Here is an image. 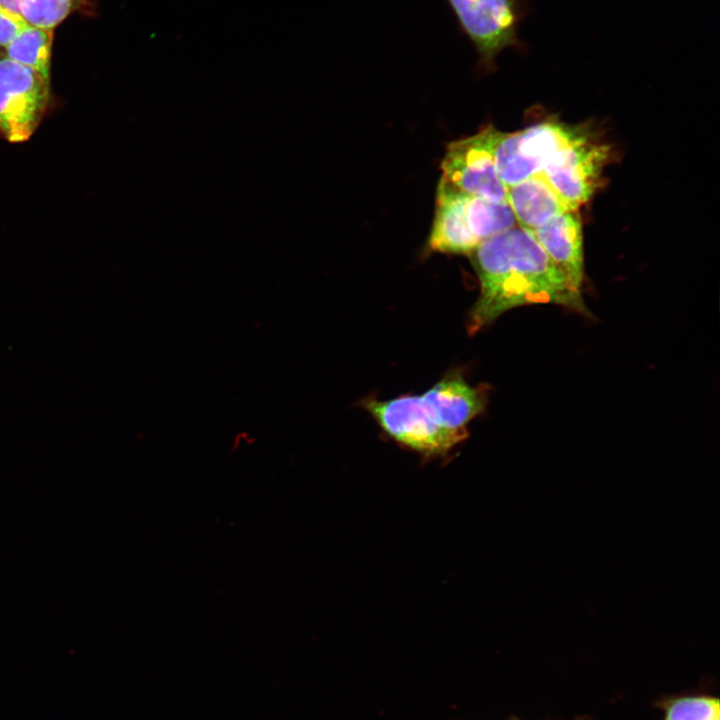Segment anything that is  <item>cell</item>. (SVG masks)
Returning a JSON list of instances; mask_svg holds the SVG:
<instances>
[{"label":"cell","mask_w":720,"mask_h":720,"mask_svg":"<svg viewBox=\"0 0 720 720\" xmlns=\"http://www.w3.org/2000/svg\"><path fill=\"white\" fill-rule=\"evenodd\" d=\"M470 256L480 282L479 298L469 314L470 333L523 305L556 304L588 313L580 291L518 225L487 239Z\"/></svg>","instance_id":"obj_1"},{"label":"cell","mask_w":720,"mask_h":720,"mask_svg":"<svg viewBox=\"0 0 720 720\" xmlns=\"http://www.w3.org/2000/svg\"><path fill=\"white\" fill-rule=\"evenodd\" d=\"M516 225L507 202L471 196L440 180L428 249L471 255L481 243Z\"/></svg>","instance_id":"obj_2"},{"label":"cell","mask_w":720,"mask_h":720,"mask_svg":"<svg viewBox=\"0 0 720 720\" xmlns=\"http://www.w3.org/2000/svg\"><path fill=\"white\" fill-rule=\"evenodd\" d=\"M364 408L394 440L424 456L446 455L467 437V431L440 426L421 395H403L388 401L369 399Z\"/></svg>","instance_id":"obj_3"},{"label":"cell","mask_w":720,"mask_h":720,"mask_svg":"<svg viewBox=\"0 0 720 720\" xmlns=\"http://www.w3.org/2000/svg\"><path fill=\"white\" fill-rule=\"evenodd\" d=\"M447 1L461 30L474 45L482 67H493L503 50L522 47L518 36L524 14L522 0Z\"/></svg>","instance_id":"obj_4"},{"label":"cell","mask_w":720,"mask_h":720,"mask_svg":"<svg viewBox=\"0 0 720 720\" xmlns=\"http://www.w3.org/2000/svg\"><path fill=\"white\" fill-rule=\"evenodd\" d=\"M49 103V80L8 57L0 58V134L17 143L29 139Z\"/></svg>","instance_id":"obj_5"},{"label":"cell","mask_w":720,"mask_h":720,"mask_svg":"<svg viewBox=\"0 0 720 720\" xmlns=\"http://www.w3.org/2000/svg\"><path fill=\"white\" fill-rule=\"evenodd\" d=\"M441 171L440 180L459 192L491 202H507V187L497 174L491 152L490 126L449 143Z\"/></svg>","instance_id":"obj_6"},{"label":"cell","mask_w":720,"mask_h":720,"mask_svg":"<svg viewBox=\"0 0 720 720\" xmlns=\"http://www.w3.org/2000/svg\"><path fill=\"white\" fill-rule=\"evenodd\" d=\"M607 145L587 137L554 155L539 172L568 210H578L595 192L607 163Z\"/></svg>","instance_id":"obj_7"},{"label":"cell","mask_w":720,"mask_h":720,"mask_svg":"<svg viewBox=\"0 0 720 720\" xmlns=\"http://www.w3.org/2000/svg\"><path fill=\"white\" fill-rule=\"evenodd\" d=\"M529 232L571 286L580 291L584 278V256L578 210L564 211Z\"/></svg>","instance_id":"obj_8"},{"label":"cell","mask_w":720,"mask_h":720,"mask_svg":"<svg viewBox=\"0 0 720 720\" xmlns=\"http://www.w3.org/2000/svg\"><path fill=\"white\" fill-rule=\"evenodd\" d=\"M424 405L442 427L467 431L466 425L486 406V393L461 375L449 374L421 395Z\"/></svg>","instance_id":"obj_9"},{"label":"cell","mask_w":720,"mask_h":720,"mask_svg":"<svg viewBox=\"0 0 720 720\" xmlns=\"http://www.w3.org/2000/svg\"><path fill=\"white\" fill-rule=\"evenodd\" d=\"M507 203L519 227L532 231L568 209L540 174L507 187Z\"/></svg>","instance_id":"obj_10"},{"label":"cell","mask_w":720,"mask_h":720,"mask_svg":"<svg viewBox=\"0 0 720 720\" xmlns=\"http://www.w3.org/2000/svg\"><path fill=\"white\" fill-rule=\"evenodd\" d=\"M519 155L538 173L559 151L587 137L583 130L549 120L514 132Z\"/></svg>","instance_id":"obj_11"},{"label":"cell","mask_w":720,"mask_h":720,"mask_svg":"<svg viewBox=\"0 0 720 720\" xmlns=\"http://www.w3.org/2000/svg\"><path fill=\"white\" fill-rule=\"evenodd\" d=\"M53 37L54 29L27 25L5 47L6 57L49 80Z\"/></svg>","instance_id":"obj_12"},{"label":"cell","mask_w":720,"mask_h":720,"mask_svg":"<svg viewBox=\"0 0 720 720\" xmlns=\"http://www.w3.org/2000/svg\"><path fill=\"white\" fill-rule=\"evenodd\" d=\"M79 0H20L23 20L31 26L54 29L78 6Z\"/></svg>","instance_id":"obj_13"},{"label":"cell","mask_w":720,"mask_h":720,"mask_svg":"<svg viewBox=\"0 0 720 720\" xmlns=\"http://www.w3.org/2000/svg\"><path fill=\"white\" fill-rule=\"evenodd\" d=\"M719 700L711 697H683L666 707L665 720H719Z\"/></svg>","instance_id":"obj_14"},{"label":"cell","mask_w":720,"mask_h":720,"mask_svg":"<svg viewBox=\"0 0 720 720\" xmlns=\"http://www.w3.org/2000/svg\"><path fill=\"white\" fill-rule=\"evenodd\" d=\"M28 24L0 8V47H6Z\"/></svg>","instance_id":"obj_15"},{"label":"cell","mask_w":720,"mask_h":720,"mask_svg":"<svg viewBox=\"0 0 720 720\" xmlns=\"http://www.w3.org/2000/svg\"><path fill=\"white\" fill-rule=\"evenodd\" d=\"M19 1L20 0H0V8L14 17L22 18L20 15Z\"/></svg>","instance_id":"obj_16"}]
</instances>
